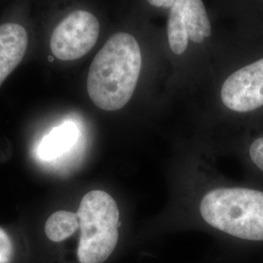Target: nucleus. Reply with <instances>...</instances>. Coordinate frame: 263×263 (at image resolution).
<instances>
[{
	"mask_svg": "<svg viewBox=\"0 0 263 263\" xmlns=\"http://www.w3.org/2000/svg\"><path fill=\"white\" fill-rule=\"evenodd\" d=\"M141 64V48L136 38L126 32L113 34L90 66L87 91L93 104L106 111L123 108L135 92Z\"/></svg>",
	"mask_w": 263,
	"mask_h": 263,
	"instance_id": "nucleus-1",
	"label": "nucleus"
},
{
	"mask_svg": "<svg viewBox=\"0 0 263 263\" xmlns=\"http://www.w3.org/2000/svg\"><path fill=\"white\" fill-rule=\"evenodd\" d=\"M204 220L213 227L249 241H263V192L249 188H217L200 204Z\"/></svg>",
	"mask_w": 263,
	"mask_h": 263,
	"instance_id": "nucleus-2",
	"label": "nucleus"
},
{
	"mask_svg": "<svg viewBox=\"0 0 263 263\" xmlns=\"http://www.w3.org/2000/svg\"><path fill=\"white\" fill-rule=\"evenodd\" d=\"M80 263H104L115 250L119 232V210L112 196L103 190L85 194L77 211Z\"/></svg>",
	"mask_w": 263,
	"mask_h": 263,
	"instance_id": "nucleus-3",
	"label": "nucleus"
},
{
	"mask_svg": "<svg viewBox=\"0 0 263 263\" xmlns=\"http://www.w3.org/2000/svg\"><path fill=\"white\" fill-rule=\"evenodd\" d=\"M100 35V23L94 15L77 10L67 15L54 28L50 48L61 61H76L89 53Z\"/></svg>",
	"mask_w": 263,
	"mask_h": 263,
	"instance_id": "nucleus-4",
	"label": "nucleus"
},
{
	"mask_svg": "<svg viewBox=\"0 0 263 263\" xmlns=\"http://www.w3.org/2000/svg\"><path fill=\"white\" fill-rule=\"evenodd\" d=\"M211 33V23L202 0H175L168 20V40L174 54L184 53L188 39L202 43Z\"/></svg>",
	"mask_w": 263,
	"mask_h": 263,
	"instance_id": "nucleus-5",
	"label": "nucleus"
},
{
	"mask_svg": "<svg viewBox=\"0 0 263 263\" xmlns=\"http://www.w3.org/2000/svg\"><path fill=\"white\" fill-rule=\"evenodd\" d=\"M220 97L226 107L236 112H249L263 106V59L228 76Z\"/></svg>",
	"mask_w": 263,
	"mask_h": 263,
	"instance_id": "nucleus-6",
	"label": "nucleus"
},
{
	"mask_svg": "<svg viewBox=\"0 0 263 263\" xmlns=\"http://www.w3.org/2000/svg\"><path fill=\"white\" fill-rule=\"evenodd\" d=\"M28 45V32L24 27L15 23L0 26V86L19 66Z\"/></svg>",
	"mask_w": 263,
	"mask_h": 263,
	"instance_id": "nucleus-7",
	"label": "nucleus"
},
{
	"mask_svg": "<svg viewBox=\"0 0 263 263\" xmlns=\"http://www.w3.org/2000/svg\"><path fill=\"white\" fill-rule=\"evenodd\" d=\"M79 129L73 122H66L45 136L37 148L38 157L43 161H53L70 151L78 141Z\"/></svg>",
	"mask_w": 263,
	"mask_h": 263,
	"instance_id": "nucleus-8",
	"label": "nucleus"
},
{
	"mask_svg": "<svg viewBox=\"0 0 263 263\" xmlns=\"http://www.w3.org/2000/svg\"><path fill=\"white\" fill-rule=\"evenodd\" d=\"M78 228L77 214L68 211H58L48 217L45 234L50 241L59 243L72 235Z\"/></svg>",
	"mask_w": 263,
	"mask_h": 263,
	"instance_id": "nucleus-9",
	"label": "nucleus"
},
{
	"mask_svg": "<svg viewBox=\"0 0 263 263\" xmlns=\"http://www.w3.org/2000/svg\"><path fill=\"white\" fill-rule=\"evenodd\" d=\"M14 253V246L10 236L0 227V263H9Z\"/></svg>",
	"mask_w": 263,
	"mask_h": 263,
	"instance_id": "nucleus-10",
	"label": "nucleus"
},
{
	"mask_svg": "<svg viewBox=\"0 0 263 263\" xmlns=\"http://www.w3.org/2000/svg\"><path fill=\"white\" fill-rule=\"evenodd\" d=\"M250 155L256 167L263 171V138H259L253 142L250 148Z\"/></svg>",
	"mask_w": 263,
	"mask_h": 263,
	"instance_id": "nucleus-11",
	"label": "nucleus"
},
{
	"mask_svg": "<svg viewBox=\"0 0 263 263\" xmlns=\"http://www.w3.org/2000/svg\"><path fill=\"white\" fill-rule=\"evenodd\" d=\"M147 2L154 7L170 8L173 6L175 0H147Z\"/></svg>",
	"mask_w": 263,
	"mask_h": 263,
	"instance_id": "nucleus-12",
	"label": "nucleus"
},
{
	"mask_svg": "<svg viewBox=\"0 0 263 263\" xmlns=\"http://www.w3.org/2000/svg\"><path fill=\"white\" fill-rule=\"evenodd\" d=\"M48 60H49V62H53L54 61V56L48 57Z\"/></svg>",
	"mask_w": 263,
	"mask_h": 263,
	"instance_id": "nucleus-13",
	"label": "nucleus"
}]
</instances>
